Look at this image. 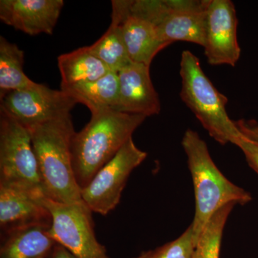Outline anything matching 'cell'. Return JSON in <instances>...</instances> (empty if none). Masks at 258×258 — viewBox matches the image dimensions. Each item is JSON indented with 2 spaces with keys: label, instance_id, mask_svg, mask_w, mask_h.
<instances>
[{
  "label": "cell",
  "instance_id": "cell-22",
  "mask_svg": "<svg viewBox=\"0 0 258 258\" xmlns=\"http://www.w3.org/2000/svg\"><path fill=\"white\" fill-rule=\"evenodd\" d=\"M249 166L258 174V141L244 135L237 144Z\"/></svg>",
  "mask_w": 258,
  "mask_h": 258
},
{
  "label": "cell",
  "instance_id": "cell-19",
  "mask_svg": "<svg viewBox=\"0 0 258 258\" xmlns=\"http://www.w3.org/2000/svg\"><path fill=\"white\" fill-rule=\"evenodd\" d=\"M87 48L114 72H119L120 70L133 62L125 48L119 17L113 12L109 28L93 45L87 46Z\"/></svg>",
  "mask_w": 258,
  "mask_h": 258
},
{
  "label": "cell",
  "instance_id": "cell-9",
  "mask_svg": "<svg viewBox=\"0 0 258 258\" xmlns=\"http://www.w3.org/2000/svg\"><path fill=\"white\" fill-rule=\"evenodd\" d=\"M2 113L29 129L71 114L77 102L62 90L40 83L8 93L2 98Z\"/></svg>",
  "mask_w": 258,
  "mask_h": 258
},
{
  "label": "cell",
  "instance_id": "cell-10",
  "mask_svg": "<svg viewBox=\"0 0 258 258\" xmlns=\"http://www.w3.org/2000/svg\"><path fill=\"white\" fill-rule=\"evenodd\" d=\"M237 13L230 0H207L204 50L209 64L234 66L241 49L237 41Z\"/></svg>",
  "mask_w": 258,
  "mask_h": 258
},
{
  "label": "cell",
  "instance_id": "cell-7",
  "mask_svg": "<svg viewBox=\"0 0 258 258\" xmlns=\"http://www.w3.org/2000/svg\"><path fill=\"white\" fill-rule=\"evenodd\" d=\"M147 157L129 139L111 160L81 189L83 203L91 212L107 215L119 203L122 191L132 171Z\"/></svg>",
  "mask_w": 258,
  "mask_h": 258
},
{
  "label": "cell",
  "instance_id": "cell-16",
  "mask_svg": "<svg viewBox=\"0 0 258 258\" xmlns=\"http://www.w3.org/2000/svg\"><path fill=\"white\" fill-rule=\"evenodd\" d=\"M62 91L76 100L77 103L87 106L93 113L116 111L119 101V81L118 73L111 71L96 80L64 88Z\"/></svg>",
  "mask_w": 258,
  "mask_h": 258
},
{
  "label": "cell",
  "instance_id": "cell-11",
  "mask_svg": "<svg viewBox=\"0 0 258 258\" xmlns=\"http://www.w3.org/2000/svg\"><path fill=\"white\" fill-rule=\"evenodd\" d=\"M45 198L22 188L0 184L1 236L28 226L50 225V212L42 202Z\"/></svg>",
  "mask_w": 258,
  "mask_h": 258
},
{
  "label": "cell",
  "instance_id": "cell-6",
  "mask_svg": "<svg viewBox=\"0 0 258 258\" xmlns=\"http://www.w3.org/2000/svg\"><path fill=\"white\" fill-rule=\"evenodd\" d=\"M0 114V184L45 197L30 132L4 113Z\"/></svg>",
  "mask_w": 258,
  "mask_h": 258
},
{
  "label": "cell",
  "instance_id": "cell-2",
  "mask_svg": "<svg viewBox=\"0 0 258 258\" xmlns=\"http://www.w3.org/2000/svg\"><path fill=\"white\" fill-rule=\"evenodd\" d=\"M29 132L45 197L57 203L86 205L73 167L71 142L76 132L71 115L37 125Z\"/></svg>",
  "mask_w": 258,
  "mask_h": 258
},
{
  "label": "cell",
  "instance_id": "cell-4",
  "mask_svg": "<svg viewBox=\"0 0 258 258\" xmlns=\"http://www.w3.org/2000/svg\"><path fill=\"white\" fill-rule=\"evenodd\" d=\"M181 100L191 110L209 135L221 145L237 146L244 137L226 110L228 98L219 92L204 72L200 61L184 50L180 61Z\"/></svg>",
  "mask_w": 258,
  "mask_h": 258
},
{
  "label": "cell",
  "instance_id": "cell-24",
  "mask_svg": "<svg viewBox=\"0 0 258 258\" xmlns=\"http://www.w3.org/2000/svg\"><path fill=\"white\" fill-rule=\"evenodd\" d=\"M49 258H76L74 254L71 253L68 249L64 248L60 244H56L55 248L51 253Z\"/></svg>",
  "mask_w": 258,
  "mask_h": 258
},
{
  "label": "cell",
  "instance_id": "cell-13",
  "mask_svg": "<svg viewBox=\"0 0 258 258\" xmlns=\"http://www.w3.org/2000/svg\"><path fill=\"white\" fill-rule=\"evenodd\" d=\"M112 12L120 18L125 48L131 60L150 67L154 57L169 46L161 40L154 25L130 10V0H113Z\"/></svg>",
  "mask_w": 258,
  "mask_h": 258
},
{
  "label": "cell",
  "instance_id": "cell-3",
  "mask_svg": "<svg viewBox=\"0 0 258 258\" xmlns=\"http://www.w3.org/2000/svg\"><path fill=\"white\" fill-rule=\"evenodd\" d=\"M181 145L187 158L195 195V214L191 224L198 242L212 217L224 207L235 204L245 205L252 195L231 182L212 160L208 145L191 129L185 132Z\"/></svg>",
  "mask_w": 258,
  "mask_h": 258
},
{
  "label": "cell",
  "instance_id": "cell-20",
  "mask_svg": "<svg viewBox=\"0 0 258 258\" xmlns=\"http://www.w3.org/2000/svg\"><path fill=\"white\" fill-rule=\"evenodd\" d=\"M235 206V204H230L212 217L199 238L193 258H220L224 229Z\"/></svg>",
  "mask_w": 258,
  "mask_h": 258
},
{
  "label": "cell",
  "instance_id": "cell-8",
  "mask_svg": "<svg viewBox=\"0 0 258 258\" xmlns=\"http://www.w3.org/2000/svg\"><path fill=\"white\" fill-rule=\"evenodd\" d=\"M50 212V235L76 258H110L95 235L91 212L86 205L42 200Z\"/></svg>",
  "mask_w": 258,
  "mask_h": 258
},
{
  "label": "cell",
  "instance_id": "cell-17",
  "mask_svg": "<svg viewBox=\"0 0 258 258\" xmlns=\"http://www.w3.org/2000/svg\"><path fill=\"white\" fill-rule=\"evenodd\" d=\"M57 64L61 76L60 88L96 81L112 71L87 47L59 55Z\"/></svg>",
  "mask_w": 258,
  "mask_h": 258
},
{
  "label": "cell",
  "instance_id": "cell-18",
  "mask_svg": "<svg viewBox=\"0 0 258 258\" xmlns=\"http://www.w3.org/2000/svg\"><path fill=\"white\" fill-rule=\"evenodd\" d=\"M23 66V50L0 37V99L8 93L30 87L35 83L24 73Z\"/></svg>",
  "mask_w": 258,
  "mask_h": 258
},
{
  "label": "cell",
  "instance_id": "cell-14",
  "mask_svg": "<svg viewBox=\"0 0 258 258\" xmlns=\"http://www.w3.org/2000/svg\"><path fill=\"white\" fill-rule=\"evenodd\" d=\"M149 69V66L133 62L118 72L119 101L117 111L147 118L160 113V100Z\"/></svg>",
  "mask_w": 258,
  "mask_h": 258
},
{
  "label": "cell",
  "instance_id": "cell-21",
  "mask_svg": "<svg viewBox=\"0 0 258 258\" xmlns=\"http://www.w3.org/2000/svg\"><path fill=\"white\" fill-rule=\"evenodd\" d=\"M197 243L190 225L176 240L157 248L143 252L134 258H193Z\"/></svg>",
  "mask_w": 258,
  "mask_h": 258
},
{
  "label": "cell",
  "instance_id": "cell-1",
  "mask_svg": "<svg viewBox=\"0 0 258 258\" xmlns=\"http://www.w3.org/2000/svg\"><path fill=\"white\" fill-rule=\"evenodd\" d=\"M147 117L116 111L93 113L71 142L73 167L81 189L114 157Z\"/></svg>",
  "mask_w": 258,
  "mask_h": 258
},
{
  "label": "cell",
  "instance_id": "cell-15",
  "mask_svg": "<svg viewBox=\"0 0 258 258\" xmlns=\"http://www.w3.org/2000/svg\"><path fill=\"white\" fill-rule=\"evenodd\" d=\"M50 227L28 226L1 236L0 258H49L57 244Z\"/></svg>",
  "mask_w": 258,
  "mask_h": 258
},
{
  "label": "cell",
  "instance_id": "cell-23",
  "mask_svg": "<svg viewBox=\"0 0 258 258\" xmlns=\"http://www.w3.org/2000/svg\"><path fill=\"white\" fill-rule=\"evenodd\" d=\"M239 129L249 138L258 141V122L255 120L240 119L235 121Z\"/></svg>",
  "mask_w": 258,
  "mask_h": 258
},
{
  "label": "cell",
  "instance_id": "cell-5",
  "mask_svg": "<svg viewBox=\"0 0 258 258\" xmlns=\"http://www.w3.org/2000/svg\"><path fill=\"white\" fill-rule=\"evenodd\" d=\"M207 0H130L134 14L152 24L161 40L204 46Z\"/></svg>",
  "mask_w": 258,
  "mask_h": 258
},
{
  "label": "cell",
  "instance_id": "cell-12",
  "mask_svg": "<svg viewBox=\"0 0 258 258\" xmlns=\"http://www.w3.org/2000/svg\"><path fill=\"white\" fill-rule=\"evenodd\" d=\"M63 6L62 0H1L0 20L29 35H52Z\"/></svg>",
  "mask_w": 258,
  "mask_h": 258
}]
</instances>
